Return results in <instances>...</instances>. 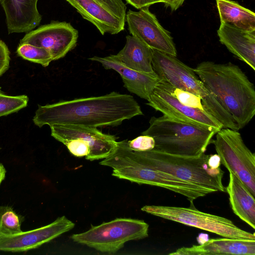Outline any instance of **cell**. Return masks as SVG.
Wrapping results in <instances>:
<instances>
[{"label":"cell","instance_id":"obj_1","mask_svg":"<svg viewBox=\"0 0 255 255\" xmlns=\"http://www.w3.org/2000/svg\"><path fill=\"white\" fill-rule=\"evenodd\" d=\"M142 115L132 96L112 92L100 96L39 105L32 121L39 128L75 125L97 128L117 126L126 120Z\"/></svg>","mask_w":255,"mask_h":255},{"label":"cell","instance_id":"obj_2","mask_svg":"<svg viewBox=\"0 0 255 255\" xmlns=\"http://www.w3.org/2000/svg\"><path fill=\"white\" fill-rule=\"evenodd\" d=\"M194 70L209 91L235 119L240 129L255 114V86L237 65L203 61Z\"/></svg>","mask_w":255,"mask_h":255},{"label":"cell","instance_id":"obj_3","mask_svg":"<svg viewBox=\"0 0 255 255\" xmlns=\"http://www.w3.org/2000/svg\"><path fill=\"white\" fill-rule=\"evenodd\" d=\"M128 149L134 158L152 169L169 173L213 193L225 192L222 181L224 172L217 154L187 156L154 149L139 151Z\"/></svg>","mask_w":255,"mask_h":255},{"label":"cell","instance_id":"obj_4","mask_svg":"<svg viewBox=\"0 0 255 255\" xmlns=\"http://www.w3.org/2000/svg\"><path fill=\"white\" fill-rule=\"evenodd\" d=\"M99 163L112 168V175L115 177L139 184L165 188L185 196L191 205H193V201L197 198L213 193L142 164L130 155L125 140L118 141L115 151Z\"/></svg>","mask_w":255,"mask_h":255},{"label":"cell","instance_id":"obj_5","mask_svg":"<svg viewBox=\"0 0 255 255\" xmlns=\"http://www.w3.org/2000/svg\"><path fill=\"white\" fill-rule=\"evenodd\" d=\"M149 124V127L141 134L153 138V149L182 156H198L205 153L218 132L164 115L151 117Z\"/></svg>","mask_w":255,"mask_h":255},{"label":"cell","instance_id":"obj_6","mask_svg":"<svg viewBox=\"0 0 255 255\" xmlns=\"http://www.w3.org/2000/svg\"><path fill=\"white\" fill-rule=\"evenodd\" d=\"M152 67L160 79L200 97L204 110L217 120L223 128L240 129L233 117L209 91L194 69L181 62L176 56L152 49Z\"/></svg>","mask_w":255,"mask_h":255},{"label":"cell","instance_id":"obj_7","mask_svg":"<svg viewBox=\"0 0 255 255\" xmlns=\"http://www.w3.org/2000/svg\"><path fill=\"white\" fill-rule=\"evenodd\" d=\"M148 228V224L142 220L117 218L92 226L87 231L74 234L71 238L76 243L101 252L113 254L123 248L128 241L147 237Z\"/></svg>","mask_w":255,"mask_h":255},{"label":"cell","instance_id":"obj_8","mask_svg":"<svg viewBox=\"0 0 255 255\" xmlns=\"http://www.w3.org/2000/svg\"><path fill=\"white\" fill-rule=\"evenodd\" d=\"M141 211L165 219L216 234L224 238L255 240V233L243 230L230 220L189 207L145 205Z\"/></svg>","mask_w":255,"mask_h":255},{"label":"cell","instance_id":"obj_9","mask_svg":"<svg viewBox=\"0 0 255 255\" xmlns=\"http://www.w3.org/2000/svg\"><path fill=\"white\" fill-rule=\"evenodd\" d=\"M222 164L255 196V154L245 144L238 130L222 128L211 142Z\"/></svg>","mask_w":255,"mask_h":255},{"label":"cell","instance_id":"obj_10","mask_svg":"<svg viewBox=\"0 0 255 255\" xmlns=\"http://www.w3.org/2000/svg\"><path fill=\"white\" fill-rule=\"evenodd\" d=\"M104 35L125 28L127 6L122 0H66Z\"/></svg>","mask_w":255,"mask_h":255},{"label":"cell","instance_id":"obj_11","mask_svg":"<svg viewBox=\"0 0 255 255\" xmlns=\"http://www.w3.org/2000/svg\"><path fill=\"white\" fill-rule=\"evenodd\" d=\"M78 38V30L70 23L53 21L26 33L19 43H28L46 49L53 61L64 57L74 48Z\"/></svg>","mask_w":255,"mask_h":255},{"label":"cell","instance_id":"obj_12","mask_svg":"<svg viewBox=\"0 0 255 255\" xmlns=\"http://www.w3.org/2000/svg\"><path fill=\"white\" fill-rule=\"evenodd\" d=\"M126 21L131 35L145 43L150 48L174 56L177 50L170 33L159 23L148 7L138 11L129 10Z\"/></svg>","mask_w":255,"mask_h":255},{"label":"cell","instance_id":"obj_13","mask_svg":"<svg viewBox=\"0 0 255 255\" xmlns=\"http://www.w3.org/2000/svg\"><path fill=\"white\" fill-rule=\"evenodd\" d=\"M50 128L51 136L62 143L79 139L87 144L90 153L86 159L91 161L108 157L118 146L114 135L104 133L96 128L75 125H53Z\"/></svg>","mask_w":255,"mask_h":255},{"label":"cell","instance_id":"obj_14","mask_svg":"<svg viewBox=\"0 0 255 255\" xmlns=\"http://www.w3.org/2000/svg\"><path fill=\"white\" fill-rule=\"evenodd\" d=\"M75 224L65 216L34 230L14 234L0 232V251L22 252L38 248L72 229Z\"/></svg>","mask_w":255,"mask_h":255},{"label":"cell","instance_id":"obj_15","mask_svg":"<svg viewBox=\"0 0 255 255\" xmlns=\"http://www.w3.org/2000/svg\"><path fill=\"white\" fill-rule=\"evenodd\" d=\"M147 102V105L170 118L218 131L223 128L217 120L206 111L183 105L156 86Z\"/></svg>","mask_w":255,"mask_h":255},{"label":"cell","instance_id":"obj_16","mask_svg":"<svg viewBox=\"0 0 255 255\" xmlns=\"http://www.w3.org/2000/svg\"><path fill=\"white\" fill-rule=\"evenodd\" d=\"M89 59L100 63L106 69L117 72L128 91L147 101L160 80L157 75L144 73L128 68L115 55L104 57L94 56Z\"/></svg>","mask_w":255,"mask_h":255},{"label":"cell","instance_id":"obj_17","mask_svg":"<svg viewBox=\"0 0 255 255\" xmlns=\"http://www.w3.org/2000/svg\"><path fill=\"white\" fill-rule=\"evenodd\" d=\"M38 0H0L5 15L8 33H27L40 23Z\"/></svg>","mask_w":255,"mask_h":255},{"label":"cell","instance_id":"obj_18","mask_svg":"<svg viewBox=\"0 0 255 255\" xmlns=\"http://www.w3.org/2000/svg\"><path fill=\"white\" fill-rule=\"evenodd\" d=\"M170 255H255V240L211 239L199 245L182 247Z\"/></svg>","mask_w":255,"mask_h":255},{"label":"cell","instance_id":"obj_19","mask_svg":"<svg viewBox=\"0 0 255 255\" xmlns=\"http://www.w3.org/2000/svg\"><path fill=\"white\" fill-rule=\"evenodd\" d=\"M217 34L222 44L238 58L255 70V30H243L221 23Z\"/></svg>","mask_w":255,"mask_h":255},{"label":"cell","instance_id":"obj_20","mask_svg":"<svg viewBox=\"0 0 255 255\" xmlns=\"http://www.w3.org/2000/svg\"><path fill=\"white\" fill-rule=\"evenodd\" d=\"M233 212L253 229H255V196L247 186L233 173L229 172L226 188Z\"/></svg>","mask_w":255,"mask_h":255},{"label":"cell","instance_id":"obj_21","mask_svg":"<svg viewBox=\"0 0 255 255\" xmlns=\"http://www.w3.org/2000/svg\"><path fill=\"white\" fill-rule=\"evenodd\" d=\"M115 56L128 68L140 72L156 75L152 65V49L132 35L126 36L124 47Z\"/></svg>","mask_w":255,"mask_h":255},{"label":"cell","instance_id":"obj_22","mask_svg":"<svg viewBox=\"0 0 255 255\" xmlns=\"http://www.w3.org/2000/svg\"><path fill=\"white\" fill-rule=\"evenodd\" d=\"M221 23L246 31L255 30V14L236 1L216 0Z\"/></svg>","mask_w":255,"mask_h":255},{"label":"cell","instance_id":"obj_23","mask_svg":"<svg viewBox=\"0 0 255 255\" xmlns=\"http://www.w3.org/2000/svg\"><path fill=\"white\" fill-rule=\"evenodd\" d=\"M156 86L174 97L183 105L205 111L201 98L195 94L175 87L162 79Z\"/></svg>","mask_w":255,"mask_h":255},{"label":"cell","instance_id":"obj_24","mask_svg":"<svg viewBox=\"0 0 255 255\" xmlns=\"http://www.w3.org/2000/svg\"><path fill=\"white\" fill-rule=\"evenodd\" d=\"M17 55L23 59L47 67L53 61L50 53L45 48L30 44L19 43Z\"/></svg>","mask_w":255,"mask_h":255},{"label":"cell","instance_id":"obj_25","mask_svg":"<svg viewBox=\"0 0 255 255\" xmlns=\"http://www.w3.org/2000/svg\"><path fill=\"white\" fill-rule=\"evenodd\" d=\"M24 217L15 213L12 208L0 206V232L5 234L21 232V223Z\"/></svg>","mask_w":255,"mask_h":255},{"label":"cell","instance_id":"obj_26","mask_svg":"<svg viewBox=\"0 0 255 255\" xmlns=\"http://www.w3.org/2000/svg\"><path fill=\"white\" fill-rule=\"evenodd\" d=\"M28 102L26 95L9 96L0 91V117L15 113L26 107Z\"/></svg>","mask_w":255,"mask_h":255},{"label":"cell","instance_id":"obj_27","mask_svg":"<svg viewBox=\"0 0 255 255\" xmlns=\"http://www.w3.org/2000/svg\"><path fill=\"white\" fill-rule=\"evenodd\" d=\"M127 147L133 151H146L153 149L155 146L153 138L149 135L141 134L132 140H126Z\"/></svg>","mask_w":255,"mask_h":255},{"label":"cell","instance_id":"obj_28","mask_svg":"<svg viewBox=\"0 0 255 255\" xmlns=\"http://www.w3.org/2000/svg\"><path fill=\"white\" fill-rule=\"evenodd\" d=\"M62 143L65 145L70 152L75 156L87 157L90 153L88 145L80 139H71Z\"/></svg>","mask_w":255,"mask_h":255},{"label":"cell","instance_id":"obj_29","mask_svg":"<svg viewBox=\"0 0 255 255\" xmlns=\"http://www.w3.org/2000/svg\"><path fill=\"white\" fill-rule=\"evenodd\" d=\"M9 62V50L6 44L0 39V76L8 69Z\"/></svg>","mask_w":255,"mask_h":255},{"label":"cell","instance_id":"obj_30","mask_svg":"<svg viewBox=\"0 0 255 255\" xmlns=\"http://www.w3.org/2000/svg\"><path fill=\"white\" fill-rule=\"evenodd\" d=\"M127 2L137 9L149 7L151 5L159 2V0H126Z\"/></svg>","mask_w":255,"mask_h":255},{"label":"cell","instance_id":"obj_31","mask_svg":"<svg viewBox=\"0 0 255 255\" xmlns=\"http://www.w3.org/2000/svg\"><path fill=\"white\" fill-rule=\"evenodd\" d=\"M185 0H159L165 6L169 7L172 10H177L183 3Z\"/></svg>","mask_w":255,"mask_h":255},{"label":"cell","instance_id":"obj_32","mask_svg":"<svg viewBox=\"0 0 255 255\" xmlns=\"http://www.w3.org/2000/svg\"><path fill=\"white\" fill-rule=\"evenodd\" d=\"M5 173L6 170L4 167L0 163V185L5 178Z\"/></svg>","mask_w":255,"mask_h":255}]
</instances>
